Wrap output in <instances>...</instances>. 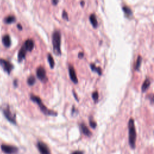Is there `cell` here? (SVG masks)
<instances>
[{
  "label": "cell",
  "instance_id": "cell-28",
  "mask_svg": "<svg viewBox=\"0 0 154 154\" xmlns=\"http://www.w3.org/2000/svg\"><path fill=\"white\" fill-rule=\"evenodd\" d=\"M17 28H18L20 30H21V29H22V26H21V25H20V24H19H19H17Z\"/></svg>",
  "mask_w": 154,
  "mask_h": 154
},
{
  "label": "cell",
  "instance_id": "cell-7",
  "mask_svg": "<svg viewBox=\"0 0 154 154\" xmlns=\"http://www.w3.org/2000/svg\"><path fill=\"white\" fill-rule=\"evenodd\" d=\"M37 147L40 154H51L48 146L42 141H38Z\"/></svg>",
  "mask_w": 154,
  "mask_h": 154
},
{
  "label": "cell",
  "instance_id": "cell-29",
  "mask_svg": "<svg viewBox=\"0 0 154 154\" xmlns=\"http://www.w3.org/2000/svg\"><path fill=\"white\" fill-rule=\"evenodd\" d=\"M14 85L16 87V86H17V84H17V82H16V80H15V81H14Z\"/></svg>",
  "mask_w": 154,
  "mask_h": 154
},
{
  "label": "cell",
  "instance_id": "cell-3",
  "mask_svg": "<svg viewBox=\"0 0 154 154\" xmlns=\"http://www.w3.org/2000/svg\"><path fill=\"white\" fill-rule=\"evenodd\" d=\"M52 46L54 53L56 55L61 54V33L58 30L55 31L52 34Z\"/></svg>",
  "mask_w": 154,
  "mask_h": 154
},
{
  "label": "cell",
  "instance_id": "cell-15",
  "mask_svg": "<svg viewBox=\"0 0 154 154\" xmlns=\"http://www.w3.org/2000/svg\"><path fill=\"white\" fill-rule=\"evenodd\" d=\"M150 85V80L149 78L146 79V80L144 81L142 87H141V90L143 92H144L146 90H147L148 89V88L149 87Z\"/></svg>",
  "mask_w": 154,
  "mask_h": 154
},
{
  "label": "cell",
  "instance_id": "cell-27",
  "mask_svg": "<svg viewBox=\"0 0 154 154\" xmlns=\"http://www.w3.org/2000/svg\"><path fill=\"white\" fill-rule=\"evenodd\" d=\"M52 2L54 4V5H56L58 2V1H55V0H53L52 1Z\"/></svg>",
  "mask_w": 154,
  "mask_h": 154
},
{
  "label": "cell",
  "instance_id": "cell-12",
  "mask_svg": "<svg viewBox=\"0 0 154 154\" xmlns=\"http://www.w3.org/2000/svg\"><path fill=\"white\" fill-rule=\"evenodd\" d=\"M80 129L82 131V132L87 137H90L91 135V132L88 128V127L83 123L80 124Z\"/></svg>",
  "mask_w": 154,
  "mask_h": 154
},
{
  "label": "cell",
  "instance_id": "cell-17",
  "mask_svg": "<svg viewBox=\"0 0 154 154\" xmlns=\"http://www.w3.org/2000/svg\"><path fill=\"white\" fill-rule=\"evenodd\" d=\"M122 9H123V11L125 12V13L126 14V16H131L132 15V11L131 9L129 7H128L126 5H124Z\"/></svg>",
  "mask_w": 154,
  "mask_h": 154
},
{
  "label": "cell",
  "instance_id": "cell-30",
  "mask_svg": "<svg viewBox=\"0 0 154 154\" xmlns=\"http://www.w3.org/2000/svg\"><path fill=\"white\" fill-rule=\"evenodd\" d=\"M84 4V2H81V5H82V4Z\"/></svg>",
  "mask_w": 154,
  "mask_h": 154
},
{
  "label": "cell",
  "instance_id": "cell-13",
  "mask_svg": "<svg viewBox=\"0 0 154 154\" xmlns=\"http://www.w3.org/2000/svg\"><path fill=\"white\" fill-rule=\"evenodd\" d=\"M2 42L3 43V45L6 47V48H9L11 45V38L9 35L6 34L2 37Z\"/></svg>",
  "mask_w": 154,
  "mask_h": 154
},
{
  "label": "cell",
  "instance_id": "cell-1",
  "mask_svg": "<svg viewBox=\"0 0 154 154\" xmlns=\"http://www.w3.org/2000/svg\"><path fill=\"white\" fill-rule=\"evenodd\" d=\"M128 131H129V144L132 149L135 148L136 141V131L134 125V121L132 118H131L128 122Z\"/></svg>",
  "mask_w": 154,
  "mask_h": 154
},
{
  "label": "cell",
  "instance_id": "cell-16",
  "mask_svg": "<svg viewBox=\"0 0 154 154\" xmlns=\"http://www.w3.org/2000/svg\"><path fill=\"white\" fill-rule=\"evenodd\" d=\"M15 21H16V17L14 16H8L4 19V22L7 24L11 23Z\"/></svg>",
  "mask_w": 154,
  "mask_h": 154
},
{
  "label": "cell",
  "instance_id": "cell-19",
  "mask_svg": "<svg viewBox=\"0 0 154 154\" xmlns=\"http://www.w3.org/2000/svg\"><path fill=\"white\" fill-rule=\"evenodd\" d=\"M48 60L49 61L51 68H52V69L54 68V67L55 66V61H54V60L53 57H52L51 54H48Z\"/></svg>",
  "mask_w": 154,
  "mask_h": 154
},
{
  "label": "cell",
  "instance_id": "cell-6",
  "mask_svg": "<svg viewBox=\"0 0 154 154\" xmlns=\"http://www.w3.org/2000/svg\"><path fill=\"white\" fill-rule=\"evenodd\" d=\"M0 65L2 66L4 70L8 74H10L12 69H13V65L7 60L4 59H0Z\"/></svg>",
  "mask_w": 154,
  "mask_h": 154
},
{
  "label": "cell",
  "instance_id": "cell-25",
  "mask_svg": "<svg viewBox=\"0 0 154 154\" xmlns=\"http://www.w3.org/2000/svg\"><path fill=\"white\" fill-rule=\"evenodd\" d=\"M72 154H83V152L80 151V150H77V151L73 152Z\"/></svg>",
  "mask_w": 154,
  "mask_h": 154
},
{
  "label": "cell",
  "instance_id": "cell-2",
  "mask_svg": "<svg viewBox=\"0 0 154 154\" xmlns=\"http://www.w3.org/2000/svg\"><path fill=\"white\" fill-rule=\"evenodd\" d=\"M30 98L31 99L35 102L36 103L38 104V105L39 106L41 111L46 115H51V116H56L57 115V112L54 111H52V110H51V109H49L42 102V100L41 99L37 96H35V95H34V94H31V96H30Z\"/></svg>",
  "mask_w": 154,
  "mask_h": 154
},
{
  "label": "cell",
  "instance_id": "cell-10",
  "mask_svg": "<svg viewBox=\"0 0 154 154\" xmlns=\"http://www.w3.org/2000/svg\"><path fill=\"white\" fill-rule=\"evenodd\" d=\"M24 48H25V49L26 50V51H31L34 48V42L32 39H27L23 45Z\"/></svg>",
  "mask_w": 154,
  "mask_h": 154
},
{
  "label": "cell",
  "instance_id": "cell-4",
  "mask_svg": "<svg viewBox=\"0 0 154 154\" xmlns=\"http://www.w3.org/2000/svg\"><path fill=\"white\" fill-rule=\"evenodd\" d=\"M2 112L6 119L11 122L12 123L16 124V114L12 111L11 108L9 105H5L2 108Z\"/></svg>",
  "mask_w": 154,
  "mask_h": 154
},
{
  "label": "cell",
  "instance_id": "cell-5",
  "mask_svg": "<svg viewBox=\"0 0 154 154\" xmlns=\"http://www.w3.org/2000/svg\"><path fill=\"white\" fill-rule=\"evenodd\" d=\"M1 148L2 152L7 154H14L18 152V149L16 147L10 145L2 144Z\"/></svg>",
  "mask_w": 154,
  "mask_h": 154
},
{
  "label": "cell",
  "instance_id": "cell-22",
  "mask_svg": "<svg viewBox=\"0 0 154 154\" xmlns=\"http://www.w3.org/2000/svg\"><path fill=\"white\" fill-rule=\"evenodd\" d=\"M92 97L93 99V100L96 102L98 100V98H99V94L98 92L97 91H95L94 92H93L92 93Z\"/></svg>",
  "mask_w": 154,
  "mask_h": 154
},
{
  "label": "cell",
  "instance_id": "cell-21",
  "mask_svg": "<svg viewBox=\"0 0 154 154\" xmlns=\"http://www.w3.org/2000/svg\"><path fill=\"white\" fill-rule=\"evenodd\" d=\"M35 78L32 76V75H31L29 76L28 79H27V83L28 85H32L35 84Z\"/></svg>",
  "mask_w": 154,
  "mask_h": 154
},
{
  "label": "cell",
  "instance_id": "cell-11",
  "mask_svg": "<svg viewBox=\"0 0 154 154\" xmlns=\"http://www.w3.org/2000/svg\"><path fill=\"white\" fill-rule=\"evenodd\" d=\"M26 53V50L25 49V48H24V46H22L21 47V48L20 49L19 52H18L17 58H18V61H22V60L25 58Z\"/></svg>",
  "mask_w": 154,
  "mask_h": 154
},
{
  "label": "cell",
  "instance_id": "cell-24",
  "mask_svg": "<svg viewBox=\"0 0 154 154\" xmlns=\"http://www.w3.org/2000/svg\"><path fill=\"white\" fill-rule=\"evenodd\" d=\"M62 17L63 19H66V20H69V17H68V14L67 13V12L65 10H63V13H62Z\"/></svg>",
  "mask_w": 154,
  "mask_h": 154
},
{
  "label": "cell",
  "instance_id": "cell-26",
  "mask_svg": "<svg viewBox=\"0 0 154 154\" xmlns=\"http://www.w3.org/2000/svg\"><path fill=\"white\" fill-rule=\"evenodd\" d=\"M84 57V53L82 52H80L79 54H78V57L79 58H81Z\"/></svg>",
  "mask_w": 154,
  "mask_h": 154
},
{
  "label": "cell",
  "instance_id": "cell-8",
  "mask_svg": "<svg viewBox=\"0 0 154 154\" xmlns=\"http://www.w3.org/2000/svg\"><path fill=\"white\" fill-rule=\"evenodd\" d=\"M36 75L37 78L41 80L42 81H45L48 79L46 78V70L45 68L42 66H39L36 70Z\"/></svg>",
  "mask_w": 154,
  "mask_h": 154
},
{
  "label": "cell",
  "instance_id": "cell-20",
  "mask_svg": "<svg viewBox=\"0 0 154 154\" xmlns=\"http://www.w3.org/2000/svg\"><path fill=\"white\" fill-rule=\"evenodd\" d=\"M141 61H142V58L140 55H138V57L137 58V61L135 63V64L134 66V69L135 70H138L140 69V67L141 64Z\"/></svg>",
  "mask_w": 154,
  "mask_h": 154
},
{
  "label": "cell",
  "instance_id": "cell-18",
  "mask_svg": "<svg viewBox=\"0 0 154 154\" xmlns=\"http://www.w3.org/2000/svg\"><path fill=\"white\" fill-rule=\"evenodd\" d=\"M90 68L93 71L96 72L99 75L102 74V69L100 67H96L94 64H90Z\"/></svg>",
  "mask_w": 154,
  "mask_h": 154
},
{
  "label": "cell",
  "instance_id": "cell-14",
  "mask_svg": "<svg viewBox=\"0 0 154 154\" xmlns=\"http://www.w3.org/2000/svg\"><path fill=\"white\" fill-rule=\"evenodd\" d=\"M90 21L94 28H96L97 26V20L96 19V17L94 14H91L89 17Z\"/></svg>",
  "mask_w": 154,
  "mask_h": 154
},
{
  "label": "cell",
  "instance_id": "cell-23",
  "mask_svg": "<svg viewBox=\"0 0 154 154\" xmlns=\"http://www.w3.org/2000/svg\"><path fill=\"white\" fill-rule=\"evenodd\" d=\"M89 123H90V126H91L92 128L94 129V128L96 127V123L94 120L90 119V121H89Z\"/></svg>",
  "mask_w": 154,
  "mask_h": 154
},
{
  "label": "cell",
  "instance_id": "cell-9",
  "mask_svg": "<svg viewBox=\"0 0 154 154\" xmlns=\"http://www.w3.org/2000/svg\"><path fill=\"white\" fill-rule=\"evenodd\" d=\"M69 72L70 78L71 80L72 81V82L75 84H77L78 80V78H77V76L76 75V72L74 69V67L71 65H70L69 67Z\"/></svg>",
  "mask_w": 154,
  "mask_h": 154
}]
</instances>
